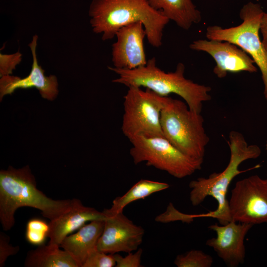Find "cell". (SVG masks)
Here are the masks:
<instances>
[{
	"mask_svg": "<svg viewBox=\"0 0 267 267\" xmlns=\"http://www.w3.org/2000/svg\"><path fill=\"white\" fill-rule=\"evenodd\" d=\"M253 226L232 221L224 225H210L209 228L214 231L217 236L207 240L206 244L213 248L227 266L238 267L245 261L244 240Z\"/></svg>",
	"mask_w": 267,
	"mask_h": 267,
	"instance_id": "4fadbf2b",
	"label": "cell"
},
{
	"mask_svg": "<svg viewBox=\"0 0 267 267\" xmlns=\"http://www.w3.org/2000/svg\"><path fill=\"white\" fill-rule=\"evenodd\" d=\"M49 224L39 219H33L28 221L26 226V238L31 244L41 246L48 237Z\"/></svg>",
	"mask_w": 267,
	"mask_h": 267,
	"instance_id": "44dd1931",
	"label": "cell"
},
{
	"mask_svg": "<svg viewBox=\"0 0 267 267\" xmlns=\"http://www.w3.org/2000/svg\"><path fill=\"white\" fill-rule=\"evenodd\" d=\"M124 97L122 131L129 140L139 135H163L160 115L165 97L130 86Z\"/></svg>",
	"mask_w": 267,
	"mask_h": 267,
	"instance_id": "ba28073f",
	"label": "cell"
},
{
	"mask_svg": "<svg viewBox=\"0 0 267 267\" xmlns=\"http://www.w3.org/2000/svg\"><path fill=\"white\" fill-rule=\"evenodd\" d=\"M180 28L187 30L201 20V14L191 0H147Z\"/></svg>",
	"mask_w": 267,
	"mask_h": 267,
	"instance_id": "e0dca14e",
	"label": "cell"
},
{
	"mask_svg": "<svg viewBox=\"0 0 267 267\" xmlns=\"http://www.w3.org/2000/svg\"><path fill=\"white\" fill-rule=\"evenodd\" d=\"M104 226V220L92 221L79 228L76 233L67 236L60 247L68 252L82 267L89 254L97 248Z\"/></svg>",
	"mask_w": 267,
	"mask_h": 267,
	"instance_id": "2e32d148",
	"label": "cell"
},
{
	"mask_svg": "<svg viewBox=\"0 0 267 267\" xmlns=\"http://www.w3.org/2000/svg\"><path fill=\"white\" fill-rule=\"evenodd\" d=\"M22 54L18 51L11 54H0V76L12 74L17 65L22 60Z\"/></svg>",
	"mask_w": 267,
	"mask_h": 267,
	"instance_id": "603a6c76",
	"label": "cell"
},
{
	"mask_svg": "<svg viewBox=\"0 0 267 267\" xmlns=\"http://www.w3.org/2000/svg\"><path fill=\"white\" fill-rule=\"evenodd\" d=\"M201 113L191 111L185 102L165 97L160 115L163 136L182 153L203 161L209 137Z\"/></svg>",
	"mask_w": 267,
	"mask_h": 267,
	"instance_id": "5b68a950",
	"label": "cell"
},
{
	"mask_svg": "<svg viewBox=\"0 0 267 267\" xmlns=\"http://www.w3.org/2000/svg\"><path fill=\"white\" fill-rule=\"evenodd\" d=\"M115 266L114 254L105 253L97 248L89 254L82 267H113Z\"/></svg>",
	"mask_w": 267,
	"mask_h": 267,
	"instance_id": "7402d4cb",
	"label": "cell"
},
{
	"mask_svg": "<svg viewBox=\"0 0 267 267\" xmlns=\"http://www.w3.org/2000/svg\"><path fill=\"white\" fill-rule=\"evenodd\" d=\"M108 68L118 75V78L112 81L113 83L127 87L145 88L163 96L177 94L183 98L191 111L197 113H201L203 102L211 99L209 94L211 88L185 78V66L181 62L171 72H165L158 68L155 57L149 59L145 65L134 69L111 66Z\"/></svg>",
	"mask_w": 267,
	"mask_h": 267,
	"instance_id": "277c9868",
	"label": "cell"
},
{
	"mask_svg": "<svg viewBox=\"0 0 267 267\" xmlns=\"http://www.w3.org/2000/svg\"><path fill=\"white\" fill-rule=\"evenodd\" d=\"M116 41L112 45V62L114 68L132 70L147 62L143 41L146 33L141 22L121 28L116 33Z\"/></svg>",
	"mask_w": 267,
	"mask_h": 267,
	"instance_id": "7c38bea8",
	"label": "cell"
},
{
	"mask_svg": "<svg viewBox=\"0 0 267 267\" xmlns=\"http://www.w3.org/2000/svg\"><path fill=\"white\" fill-rule=\"evenodd\" d=\"M72 203L73 199L53 200L39 190L28 165L18 169L9 166L0 171V221L4 230L14 226L15 213L20 207L39 210L52 221L67 211Z\"/></svg>",
	"mask_w": 267,
	"mask_h": 267,
	"instance_id": "7a4b0ae2",
	"label": "cell"
},
{
	"mask_svg": "<svg viewBox=\"0 0 267 267\" xmlns=\"http://www.w3.org/2000/svg\"><path fill=\"white\" fill-rule=\"evenodd\" d=\"M192 50L204 51L214 59V73L219 78H223L228 72L242 71L255 73L258 71L251 56L237 45L226 41L198 40L189 45Z\"/></svg>",
	"mask_w": 267,
	"mask_h": 267,
	"instance_id": "30bf717a",
	"label": "cell"
},
{
	"mask_svg": "<svg viewBox=\"0 0 267 267\" xmlns=\"http://www.w3.org/2000/svg\"><path fill=\"white\" fill-rule=\"evenodd\" d=\"M130 153L135 164L146 162L148 166L166 171L178 178L193 174L203 161L187 156L163 135H139L130 140Z\"/></svg>",
	"mask_w": 267,
	"mask_h": 267,
	"instance_id": "52a82bcc",
	"label": "cell"
},
{
	"mask_svg": "<svg viewBox=\"0 0 267 267\" xmlns=\"http://www.w3.org/2000/svg\"><path fill=\"white\" fill-rule=\"evenodd\" d=\"M106 217L97 249L112 254L137 250L142 242L144 229L134 224L123 211Z\"/></svg>",
	"mask_w": 267,
	"mask_h": 267,
	"instance_id": "8fae6325",
	"label": "cell"
},
{
	"mask_svg": "<svg viewBox=\"0 0 267 267\" xmlns=\"http://www.w3.org/2000/svg\"><path fill=\"white\" fill-rule=\"evenodd\" d=\"M213 262L211 256L200 250H191L178 255L174 261L178 267H210Z\"/></svg>",
	"mask_w": 267,
	"mask_h": 267,
	"instance_id": "ffe728a7",
	"label": "cell"
},
{
	"mask_svg": "<svg viewBox=\"0 0 267 267\" xmlns=\"http://www.w3.org/2000/svg\"><path fill=\"white\" fill-rule=\"evenodd\" d=\"M142 254V249H139L135 253L130 252L125 257H122L119 254H114L116 261V267H140L141 258Z\"/></svg>",
	"mask_w": 267,
	"mask_h": 267,
	"instance_id": "cb8c5ba5",
	"label": "cell"
},
{
	"mask_svg": "<svg viewBox=\"0 0 267 267\" xmlns=\"http://www.w3.org/2000/svg\"><path fill=\"white\" fill-rule=\"evenodd\" d=\"M38 40V35H35L29 44L33 58L30 74L23 78L11 75L1 77L0 101L4 95L11 94L18 89L35 88L39 90L43 98L50 100L54 99L57 96L58 84L56 77L53 75L46 76L44 75V70L39 64L36 54Z\"/></svg>",
	"mask_w": 267,
	"mask_h": 267,
	"instance_id": "5bb4252c",
	"label": "cell"
},
{
	"mask_svg": "<svg viewBox=\"0 0 267 267\" xmlns=\"http://www.w3.org/2000/svg\"><path fill=\"white\" fill-rule=\"evenodd\" d=\"M264 12L259 4L249 2L240 10L239 15L243 21L240 25L228 28L209 26L206 36L208 40L233 43L251 56L261 71L264 95L267 101V52L259 35Z\"/></svg>",
	"mask_w": 267,
	"mask_h": 267,
	"instance_id": "8992f818",
	"label": "cell"
},
{
	"mask_svg": "<svg viewBox=\"0 0 267 267\" xmlns=\"http://www.w3.org/2000/svg\"><path fill=\"white\" fill-rule=\"evenodd\" d=\"M170 185L165 182L142 179L134 184L124 195L115 198L110 208L104 209L103 212L106 216L122 212L129 204L135 200L144 199L150 195L169 188Z\"/></svg>",
	"mask_w": 267,
	"mask_h": 267,
	"instance_id": "d6986e66",
	"label": "cell"
},
{
	"mask_svg": "<svg viewBox=\"0 0 267 267\" xmlns=\"http://www.w3.org/2000/svg\"><path fill=\"white\" fill-rule=\"evenodd\" d=\"M227 143L230 156L224 170L220 173H214L208 178H199L191 181L189 184L191 189L189 199L193 206L201 204L208 196L213 197L218 202V207L215 210L198 215V217L216 219L221 225L226 224L231 221L226 193L232 180L239 174L260 167L257 165L240 171L239 165L247 160L257 159L262 152L257 145L248 144L243 135L236 131L229 133Z\"/></svg>",
	"mask_w": 267,
	"mask_h": 267,
	"instance_id": "3957f363",
	"label": "cell"
},
{
	"mask_svg": "<svg viewBox=\"0 0 267 267\" xmlns=\"http://www.w3.org/2000/svg\"><path fill=\"white\" fill-rule=\"evenodd\" d=\"M89 15L92 31L102 34L103 41L115 38L123 26L141 22L148 43L154 47L162 45L163 30L170 21L147 0H92Z\"/></svg>",
	"mask_w": 267,
	"mask_h": 267,
	"instance_id": "6da1fadb",
	"label": "cell"
},
{
	"mask_svg": "<svg viewBox=\"0 0 267 267\" xmlns=\"http://www.w3.org/2000/svg\"><path fill=\"white\" fill-rule=\"evenodd\" d=\"M260 32L262 36V42L267 52V13L264 12L260 24Z\"/></svg>",
	"mask_w": 267,
	"mask_h": 267,
	"instance_id": "484cf974",
	"label": "cell"
},
{
	"mask_svg": "<svg viewBox=\"0 0 267 267\" xmlns=\"http://www.w3.org/2000/svg\"><path fill=\"white\" fill-rule=\"evenodd\" d=\"M266 149L267 150V143H266Z\"/></svg>",
	"mask_w": 267,
	"mask_h": 267,
	"instance_id": "4316f807",
	"label": "cell"
},
{
	"mask_svg": "<svg viewBox=\"0 0 267 267\" xmlns=\"http://www.w3.org/2000/svg\"><path fill=\"white\" fill-rule=\"evenodd\" d=\"M10 238L3 232L0 233V267L4 265L5 261L10 256L17 254L19 251V247L13 246L10 242Z\"/></svg>",
	"mask_w": 267,
	"mask_h": 267,
	"instance_id": "d4e9b609",
	"label": "cell"
},
{
	"mask_svg": "<svg viewBox=\"0 0 267 267\" xmlns=\"http://www.w3.org/2000/svg\"><path fill=\"white\" fill-rule=\"evenodd\" d=\"M106 216L95 209L84 206L82 202L73 198L70 208L57 218L50 221L48 245L60 247L63 240L76 229L80 228L87 222L105 220Z\"/></svg>",
	"mask_w": 267,
	"mask_h": 267,
	"instance_id": "9a60e30c",
	"label": "cell"
},
{
	"mask_svg": "<svg viewBox=\"0 0 267 267\" xmlns=\"http://www.w3.org/2000/svg\"><path fill=\"white\" fill-rule=\"evenodd\" d=\"M228 206L231 221L253 225L267 223V178L255 175L237 181Z\"/></svg>",
	"mask_w": 267,
	"mask_h": 267,
	"instance_id": "9c48e42d",
	"label": "cell"
},
{
	"mask_svg": "<svg viewBox=\"0 0 267 267\" xmlns=\"http://www.w3.org/2000/svg\"><path fill=\"white\" fill-rule=\"evenodd\" d=\"M26 267H80L66 251L44 244L30 251L26 257Z\"/></svg>",
	"mask_w": 267,
	"mask_h": 267,
	"instance_id": "ac0fdd59",
	"label": "cell"
}]
</instances>
